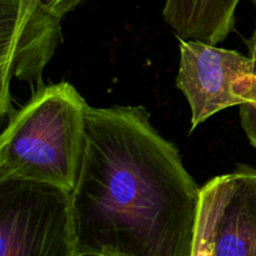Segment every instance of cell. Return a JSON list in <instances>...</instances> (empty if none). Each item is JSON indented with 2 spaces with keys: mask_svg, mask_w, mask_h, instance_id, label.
I'll use <instances>...</instances> for the list:
<instances>
[{
  "mask_svg": "<svg viewBox=\"0 0 256 256\" xmlns=\"http://www.w3.org/2000/svg\"><path fill=\"white\" fill-rule=\"evenodd\" d=\"M0 256H82L69 190L0 182Z\"/></svg>",
  "mask_w": 256,
  "mask_h": 256,
  "instance_id": "obj_3",
  "label": "cell"
},
{
  "mask_svg": "<svg viewBox=\"0 0 256 256\" xmlns=\"http://www.w3.org/2000/svg\"><path fill=\"white\" fill-rule=\"evenodd\" d=\"M252 2L255 6L256 12V0H252ZM249 52H250V59L252 62V80L250 82L249 94H248V102L256 105V20H255V30L252 34V39L249 42Z\"/></svg>",
  "mask_w": 256,
  "mask_h": 256,
  "instance_id": "obj_10",
  "label": "cell"
},
{
  "mask_svg": "<svg viewBox=\"0 0 256 256\" xmlns=\"http://www.w3.org/2000/svg\"><path fill=\"white\" fill-rule=\"evenodd\" d=\"M84 0H42L48 10L59 18H64L68 12H72L75 8L79 6Z\"/></svg>",
  "mask_w": 256,
  "mask_h": 256,
  "instance_id": "obj_9",
  "label": "cell"
},
{
  "mask_svg": "<svg viewBox=\"0 0 256 256\" xmlns=\"http://www.w3.org/2000/svg\"><path fill=\"white\" fill-rule=\"evenodd\" d=\"M86 106L66 82L38 89L0 136V182L25 180L72 192L84 152Z\"/></svg>",
  "mask_w": 256,
  "mask_h": 256,
  "instance_id": "obj_2",
  "label": "cell"
},
{
  "mask_svg": "<svg viewBox=\"0 0 256 256\" xmlns=\"http://www.w3.org/2000/svg\"><path fill=\"white\" fill-rule=\"evenodd\" d=\"M240 0H166L165 22L179 39L218 45L235 29Z\"/></svg>",
  "mask_w": 256,
  "mask_h": 256,
  "instance_id": "obj_6",
  "label": "cell"
},
{
  "mask_svg": "<svg viewBox=\"0 0 256 256\" xmlns=\"http://www.w3.org/2000/svg\"><path fill=\"white\" fill-rule=\"evenodd\" d=\"M225 185H226V174L214 178L202 188L192 256H215V226L224 199Z\"/></svg>",
  "mask_w": 256,
  "mask_h": 256,
  "instance_id": "obj_7",
  "label": "cell"
},
{
  "mask_svg": "<svg viewBox=\"0 0 256 256\" xmlns=\"http://www.w3.org/2000/svg\"><path fill=\"white\" fill-rule=\"evenodd\" d=\"M44 9L42 0H0V40L16 42Z\"/></svg>",
  "mask_w": 256,
  "mask_h": 256,
  "instance_id": "obj_8",
  "label": "cell"
},
{
  "mask_svg": "<svg viewBox=\"0 0 256 256\" xmlns=\"http://www.w3.org/2000/svg\"><path fill=\"white\" fill-rule=\"evenodd\" d=\"M179 48L176 85L192 109V132L216 112L246 104L250 56L198 40L179 39Z\"/></svg>",
  "mask_w": 256,
  "mask_h": 256,
  "instance_id": "obj_4",
  "label": "cell"
},
{
  "mask_svg": "<svg viewBox=\"0 0 256 256\" xmlns=\"http://www.w3.org/2000/svg\"><path fill=\"white\" fill-rule=\"evenodd\" d=\"M215 256H256V169L226 174L214 235Z\"/></svg>",
  "mask_w": 256,
  "mask_h": 256,
  "instance_id": "obj_5",
  "label": "cell"
},
{
  "mask_svg": "<svg viewBox=\"0 0 256 256\" xmlns=\"http://www.w3.org/2000/svg\"><path fill=\"white\" fill-rule=\"evenodd\" d=\"M70 196L82 256H192L202 188L144 106L88 105Z\"/></svg>",
  "mask_w": 256,
  "mask_h": 256,
  "instance_id": "obj_1",
  "label": "cell"
}]
</instances>
